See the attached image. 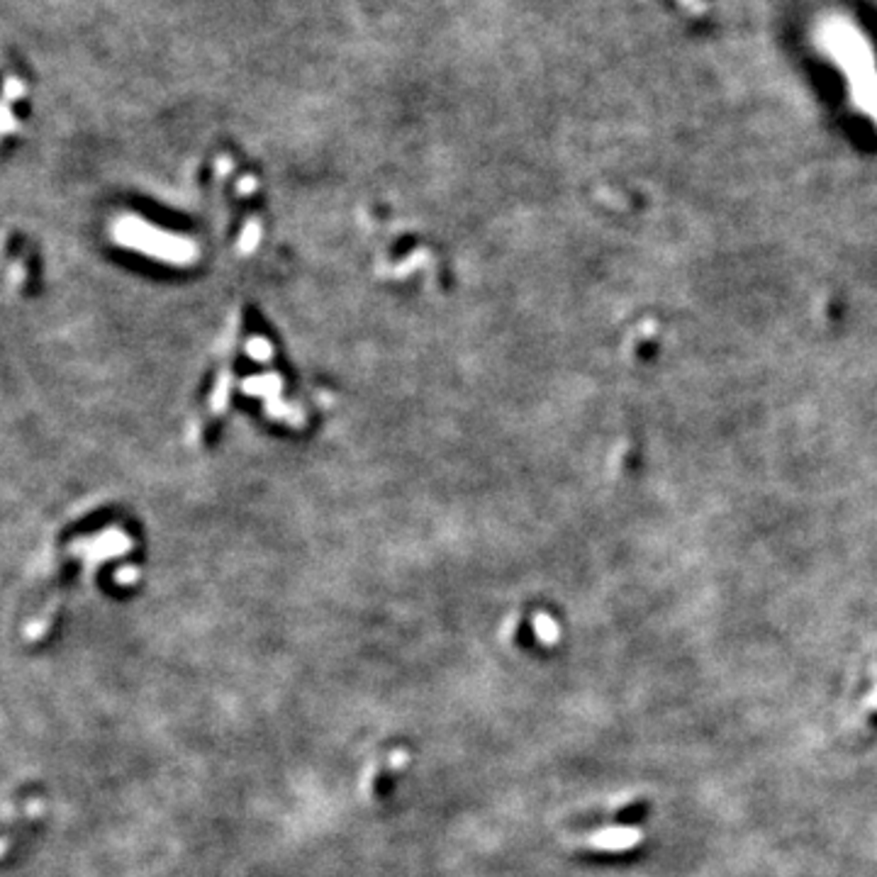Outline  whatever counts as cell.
Segmentation results:
<instances>
[]
</instances>
